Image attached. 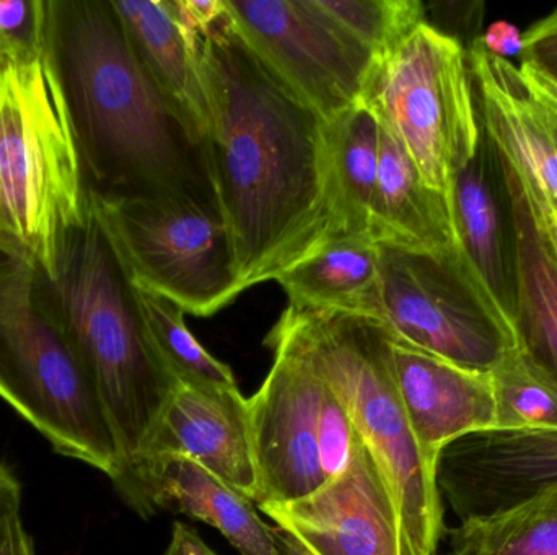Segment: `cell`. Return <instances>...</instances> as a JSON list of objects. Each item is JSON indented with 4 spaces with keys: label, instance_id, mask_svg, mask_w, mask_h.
Segmentation results:
<instances>
[{
    "label": "cell",
    "instance_id": "cell-13",
    "mask_svg": "<svg viewBox=\"0 0 557 555\" xmlns=\"http://www.w3.org/2000/svg\"><path fill=\"white\" fill-rule=\"evenodd\" d=\"M258 508L313 555H401L388 485L360 440L349 465L323 488Z\"/></svg>",
    "mask_w": 557,
    "mask_h": 555
},
{
    "label": "cell",
    "instance_id": "cell-14",
    "mask_svg": "<svg viewBox=\"0 0 557 555\" xmlns=\"http://www.w3.org/2000/svg\"><path fill=\"white\" fill-rule=\"evenodd\" d=\"M450 204L458 244L513 329L519 295L516 224L503 152L483 124L473 159L451 181Z\"/></svg>",
    "mask_w": 557,
    "mask_h": 555
},
{
    "label": "cell",
    "instance_id": "cell-25",
    "mask_svg": "<svg viewBox=\"0 0 557 555\" xmlns=\"http://www.w3.org/2000/svg\"><path fill=\"white\" fill-rule=\"evenodd\" d=\"M136 293L150 341L180 384L209 390L238 388L231 367L212 357L191 335L185 321L186 312L178 303L139 287Z\"/></svg>",
    "mask_w": 557,
    "mask_h": 555
},
{
    "label": "cell",
    "instance_id": "cell-19",
    "mask_svg": "<svg viewBox=\"0 0 557 555\" xmlns=\"http://www.w3.org/2000/svg\"><path fill=\"white\" fill-rule=\"evenodd\" d=\"M503 160L519 260L513 329L520 351L557 380V222L504 152Z\"/></svg>",
    "mask_w": 557,
    "mask_h": 555
},
{
    "label": "cell",
    "instance_id": "cell-29",
    "mask_svg": "<svg viewBox=\"0 0 557 555\" xmlns=\"http://www.w3.org/2000/svg\"><path fill=\"white\" fill-rule=\"evenodd\" d=\"M522 64L557 85V9L523 33Z\"/></svg>",
    "mask_w": 557,
    "mask_h": 555
},
{
    "label": "cell",
    "instance_id": "cell-6",
    "mask_svg": "<svg viewBox=\"0 0 557 555\" xmlns=\"http://www.w3.org/2000/svg\"><path fill=\"white\" fill-rule=\"evenodd\" d=\"M0 191L7 250L51 274L69 231L87 217L88 194L45 55L0 59Z\"/></svg>",
    "mask_w": 557,
    "mask_h": 555
},
{
    "label": "cell",
    "instance_id": "cell-22",
    "mask_svg": "<svg viewBox=\"0 0 557 555\" xmlns=\"http://www.w3.org/2000/svg\"><path fill=\"white\" fill-rule=\"evenodd\" d=\"M139 61L160 90L206 134L208 106L198 36L180 22L175 0H111Z\"/></svg>",
    "mask_w": 557,
    "mask_h": 555
},
{
    "label": "cell",
    "instance_id": "cell-21",
    "mask_svg": "<svg viewBox=\"0 0 557 555\" xmlns=\"http://www.w3.org/2000/svg\"><path fill=\"white\" fill-rule=\"evenodd\" d=\"M276 282L290 308L382 318L380 250L366 238H327Z\"/></svg>",
    "mask_w": 557,
    "mask_h": 555
},
{
    "label": "cell",
    "instance_id": "cell-3",
    "mask_svg": "<svg viewBox=\"0 0 557 555\" xmlns=\"http://www.w3.org/2000/svg\"><path fill=\"white\" fill-rule=\"evenodd\" d=\"M46 293L77 352L116 442L121 489L146 455L178 381L157 354L136 287L88 204L62 243Z\"/></svg>",
    "mask_w": 557,
    "mask_h": 555
},
{
    "label": "cell",
    "instance_id": "cell-30",
    "mask_svg": "<svg viewBox=\"0 0 557 555\" xmlns=\"http://www.w3.org/2000/svg\"><path fill=\"white\" fill-rule=\"evenodd\" d=\"M484 49L496 58L507 59L510 55L522 54L523 33L513 23L494 22L481 35Z\"/></svg>",
    "mask_w": 557,
    "mask_h": 555
},
{
    "label": "cell",
    "instance_id": "cell-15",
    "mask_svg": "<svg viewBox=\"0 0 557 555\" xmlns=\"http://www.w3.org/2000/svg\"><path fill=\"white\" fill-rule=\"evenodd\" d=\"M393 377L419 450L432 469L445 446L496 427L491 374L467 370L389 336Z\"/></svg>",
    "mask_w": 557,
    "mask_h": 555
},
{
    "label": "cell",
    "instance_id": "cell-33",
    "mask_svg": "<svg viewBox=\"0 0 557 555\" xmlns=\"http://www.w3.org/2000/svg\"><path fill=\"white\" fill-rule=\"evenodd\" d=\"M520 74H522L530 93L557 119V85L527 64H522Z\"/></svg>",
    "mask_w": 557,
    "mask_h": 555
},
{
    "label": "cell",
    "instance_id": "cell-7",
    "mask_svg": "<svg viewBox=\"0 0 557 555\" xmlns=\"http://www.w3.org/2000/svg\"><path fill=\"white\" fill-rule=\"evenodd\" d=\"M362 101L399 140L431 188L450 198L481 124L467 49L424 22L370 68Z\"/></svg>",
    "mask_w": 557,
    "mask_h": 555
},
{
    "label": "cell",
    "instance_id": "cell-27",
    "mask_svg": "<svg viewBox=\"0 0 557 555\" xmlns=\"http://www.w3.org/2000/svg\"><path fill=\"white\" fill-rule=\"evenodd\" d=\"M318 5L372 55L373 64L428 22V7L419 0H318Z\"/></svg>",
    "mask_w": 557,
    "mask_h": 555
},
{
    "label": "cell",
    "instance_id": "cell-11",
    "mask_svg": "<svg viewBox=\"0 0 557 555\" xmlns=\"http://www.w3.org/2000/svg\"><path fill=\"white\" fill-rule=\"evenodd\" d=\"M245 41L324 121L362 100L372 55L318 0H225Z\"/></svg>",
    "mask_w": 557,
    "mask_h": 555
},
{
    "label": "cell",
    "instance_id": "cell-26",
    "mask_svg": "<svg viewBox=\"0 0 557 555\" xmlns=\"http://www.w3.org/2000/svg\"><path fill=\"white\" fill-rule=\"evenodd\" d=\"M494 429H557V380L519 348L491 371Z\"/></svg>",
    "mask_w": 557,
    "mask_h": 555
},
{
    "label": "cell",
    "instance_id": "cell-1",
    "mask_svg": "<svg viewBox=\"0 0 557 555\" xmlns=\"http://www.w3.org/2000/svg\"><path fill=\"white\" fill-rule=\"evenodd\" d=\"M206 149L242 290L276 280L330 238L326 121L225 15L198 39Z\"/></svg>",
    "mask_w": 557,
    "mask_h": 555
},
{
    "label": "cell",
    "instance_id": "cell-20",
    "mask_svg": "<svg viewBox=\"0 0 557 555\" xmlns=\"http://www.w3.org/2000/svg\"><path fill=\"white\" fill-rule=\"evenodd\" d=\"M370 240L418 251H445L458 244L450 198L422 179L408 150L383 124Z\"/></svg>",
    "mask_w": 557,
    "mask_h": 555
},
{
    "label": "cell",
    "instance_id": "cell-17",
    "mask_svg": "<svg viewBox=\"0 0 557 555\" xmlns=\"http://www.w3.org/2000/svg\"><path fill=\"white\" fill-rule=\"evenodd\" d=\"M162 455L193 459L257 502L258 478L251 450L248 401L240 388L209 390L178 384L170 398L143 462Z\"/></svg>",
    "mask_w": 557,
    "mask_h": 555
},
{
    "label": "cell",
    "instance_id": "cell-8",
    "mask_svg": "<svg viewBox=\"0 0 557 555\" xmlns=\"http://www.w3.org/2000/svg\"><path fill=\"white\" fill-rule=\"evenodd\" d=\"M267 345L273 367L247 400L257 507L313 494L349 465L359 445L346 407L297 345L276 326Z\"/></svg>",
    "mask_w": 557,
    "mask_h": 555
},
{
    "label": "cell",
    "instance_id": "cell-16",
    "mask_svg": "<svg viewBox=\"0 0 557 555\" xmlns=\"http://www.w3.org/2000/svg\"><path fill=\"white\" fill-rule=\"evenodd\" d=\"M478 117L557 222V119L530 93L520 68L484 49H467Z\"/></svg>",
    "mask_w": 557,
    "mask_h": 555
},
{
    "label": "cell",
    "instance_id": "cell-23",
    "mask_svg": "<svg viewBox=\"0 0 557 555\" xmlns=\"http://www.w3.org/2000/svg\"><path fill=\"white\" fill-rule=\"evenodd\" d=\"M380 134L379 116L362 100L326 121L330 238L370 240V214L379 182Z\"/></svg>",
    "mask_w": 557,
    "mask_h": 555
},
{
    "label": "cell",
    "instance_id": "cell-2",
    "mask_svg": "<svg viewBox=\"0 0 557 555\" xmlns=\"http://www.w3.org/2000/svg\"><path fill=\"white\" fill-rule=\"evenodd\" d=\"M42 55L67 110L88 194L221 211L205 134L150 77L111 0H46Z\"/></svg>",
    "mask_w": 557,
    "mask_h": 555
},
{
    "label": "cell",
    "instance_id": "cell-32",
    "mask_svg": "<svg viewBox=\"0 0 557 555\" xmlns=\"http://www.w3.org/2000/svg\"><path fill=\"white\" fill-rule=\"evenodd\" d=\"M165 555H219L215 554L196 531L176 521L173 525L172 540Z\"/></svg>",
    "mask_w": 557,
    "mask_h": 555
},
{
    "label": "cell",
    "instance_id": "cell-36",
    "mask_svg": "<svg viewBox=\"0 0 557 555\" xmlns=\"http://www.w3.org/2000/svg\"><path fill=\"white\" fill-rule=\"evenodd\" d=\"M0 248H3V250H7L5 237H3L2 191H0Z\"/></svg>",
    "mask_w": 557,
    "mask_h": 555
},
{
    "label": "cell",
    "instance_id": "cell-24",
    "mask_svg": "<svg viewBox=\"0 0 557 555\" xmlns=\"http://www.w3.org/2000/svg\"><path fill=\"white\" fill-rule=\"evenodd\" d=\"M447 555H557V489L513 510L461 521Z\"/></svg>",
    "mask_w": 557,
    "mask_h": 555
},
{
    "label": "cell",
    "instance_id": "cell-31",
    "mask_svg": "<svg viewBox=\"0 0 557 555\" xmlns=\"http://www.w3.org/2000/svg\"><path fill=\"white\" fill-rule=\"evenodd\" d=\"M0 555H35L20 512L0 521Z\"/></svg>",
    "mask_w": 557,
    "mask_h": 555
},
{
    "label": "cell",
    "instance_id": "cell-10",
    "mask_svg": "<svg viewBox=\"0 0 557 555\" xmlns=\"http://www.w3.org/2000/svg\"><path fill=\"white\" fill-rule=\"evenodd\" d=\"M88 204L139 289L201 318L244 292L231 231L218 209L178 199L108 201L91 194Z\"/></svg>",
    "mask_w": 557,
    "mask_h": 555
},
{
    "label": "cell",
    "instance_id": "cell-12",
    "mask_svg": "<svg viewBox=\"0 0 557 555\" xmlns=\"http://www.w3.org/2000/svg\"><path fill=\"white\" fill-rule=\"evenodd\" d=\"M441 497L460 521L494 517L557 489V429H487L445 446Z\"/></svg>",
    "mask_w": 557,
    "mask_h": 555
},
{
    "label": "cell",
    "instance_id": "cell-4",
    "mask_svg": "<svg viewBox=\"0 0 557 555\" xmlns=\"http://www.w3.org/2000/svg\"><path fill=\"white\" fill-rule=\"evenodd\" d=\"M276 328L326 380L388 485L401 555H435L444 507L403 407L389 357V332L375 319L288 306Z\"/></svg>",
    "mask_w": 557,
    "mask_h": 555
},
{
    "label": "cell",
    "instance_id": "cell-18",
    "mask_svg": "<svg viewBox=\"0 0 557 555\" xmlns=\"http://www.w3.org/2000/svg\"><path fill=\"white\" fill-rule=\"evenodd\" d=\"M120 495L140 517L162 510L186 515L215 528L242 555H276L274 527L255 502L185 456L149 459Z\"/></svg>",
    "mask_w": 557,
    "mask_h": 555
},
{
    "label": "cell",
    "instance_id": "cell-28",
    "mask_svg": "<svg viewBox=\"0 0 557 555\" xmlns=\"http://www.w3.org/2000/svg\"><path fill=\"white\" fill-rule=\"evenodd\" d=\"M46 0H0V59L42 55Z\"/></svg>",
    "mask_w": 557,
    "mask_h": 555
},
{
    "label": "cell",
    "instance_id": "cell-9",
    "mask_svg": "<svg viewBox=\"0 0 557 555\" xmlns=\"http://www.w3.org/2000/svg\"><path fill=\"white\" fill-rule=\"evenodd\" d=\"M376 247L380 325L395 341L481 374L496 370L519 348L460 244L445 251Z\"/></svg>",
    "mask_w": 557,
    "mask_h": 555
},
{
    "label": "cell",
    "instance_id": "cell-35",
    "mask_svg": "<svg viewBox=\"0 0 557 555\" xmlns=\"http://www.w3.org/2000/svg\"><path fill=\"white\" fill-rule=\"evenodd\" d=\"M274 541H276V555H313L300 541L277 527H274Z\"/></svg>",
    "mask_w": 557,
    "mask_h": 555
},
{
    "label": "cell",
    "instance_id": "cell-5",
    "mask_svg": "<svg viewBox=\"0 0 557 555\" xmlns=\"http://www.w3.org/2000/svg\"><path fill=\"white\" fill-rule=\"evenodd\" d=\"M0 398L54 452L113 479L116 442L46 293L42 270L0 248Z\"/></svg>",
    "mask_w": 557,
    "mask_h": 555
},
{
    "label": "cell",
    "instance_id": "cell-34",
    "mask_svg": "<svg viewBox=\"0 0 557 555\" xmlns=\"http://www.w3.org/2000/svg\"><path fill=\"white\" fill-rule=\"evenodd\" d=\"M22 507V485L7 466L0 465V521Z\"/></svg>",
    "mask_w": 557,
    "mask_h": 555
}]
</instances>
